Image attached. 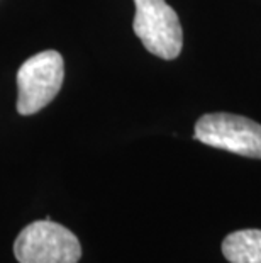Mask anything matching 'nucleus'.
Returning <instances> with one entry per match:
<instances>
[{"label": "nucleus", "instance_id": "3", "mask_svg": "<svg viewBox=\"0 0 261 263\" xmlns=\"http://www.w3.org/2000/svg\"><path fill=\"white\" fill-rule=\"evenodd\" d=\"M132 29L144 48L154 57L175 60L182 53L183 32L180 19L165 0H134Z\"/></svg>", "mask_w": 261, "mask_h": 263}, {"label": "nucleus", "instance_id": "4", "mask_svg": "<svg viewBox=\"0 0 261 263\" xmlns=\"http://www.w3.org/2000/svg\"><path fill=\"white\" fill-rule=\"evenodd\" d=\"M193 138L209 146L261 160V124L248 117L226 112L205 114L197 121Z\"/></svg>", "mask_w": 261, "mask_h": 263}, {"label": "nucleus", "instance_id": "2", "mask_svg": "<svg viewBox=\"0 0 261 263\" xmlns=\"http://www.w3.org/2000/svg\"><path fill=\"white\" fill-rule=\"evenodd\" d=\"M65 78L63 57L54 51H41L26 60L17 71V112H39L61 90Z\"/></svg>", "mask_w": 261, "mask_h": 263}, {"label": "nucleus", "instance_id": "1", "mask_svg": "<svg viewBox=\"0 0 261 263\" xmlns=\"http://www.w3.org/2000/svg\"><path fill=\"white\" fill-rule=\"evenodd\" d=\"M14 255L19 263H78L82 246L70 229L46 217L22 229Z\"/></svg>", "mask_w": 261, "mask_h": 263}, {"label": "nucleus", "instance_id": "5", "mask_svg": "<svg viewBox=\"0 0 261 263\" xmlns=\"http://www.w3.org/2000/svg\"><path fill=\"white\" fill-rule=\"evenodd\" d=\"M222 253L231 263H261V229H241L222 241Z\"/></svg>", "mask_w": 261, "mask_h": 263}]
</instances>
